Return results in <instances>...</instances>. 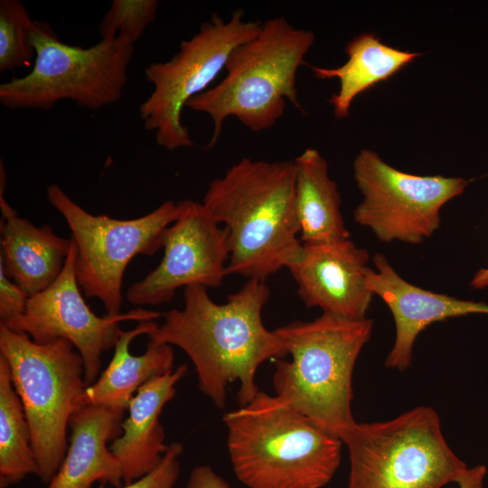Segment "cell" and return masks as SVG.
I'll use <instances>...</instances> for the list:
<instances>
[{"label":"cell","instance_id":"cell-1","mask_svg":"<svg viewBox=\"0 0 488 488\" xmlns=\"http://www.w3.org/2000/svg\"><path fill=\"white\" fill-rule=\"evenodd\" d=\"M208 288H184L183 307L172 309L149 341L182 349L192 361L199 389L219 408L226 403L227 387L238 381L240 406L259 391L255 383L258 367L270 359H283L287 351L275 330L267 329L262 310L270 290L265 281L247 279L241 288L215 303Z\"/></svg>","mask_w":488,"mask_h":488},{"label":"cell","instance_id":"cell-2","mask_svg":"<svg viewBox=\"0 0 488 488\" xmlns=\"http://www.w3.org/2000/svg\"><path fill=\"white\" fill-rule=\"evenodd\" d=\"M202 203L227 230V275L266 282L299 259L294 161L244 157L209 183Z\"/></svg>","mask_w":488,"mask_h":488},{"label":"cell","instance_id":"cell-3","mask_svg":"<svg viewBox=\"0 0 488 488\" xmlns=\"http://www.w3.org/2000/svg\"><path fill=\"white\" fill-rule=\"evenodd\" d=\"M222 419L233 472L249 488H322L340 465L341 439L276 395L259 390Z\"/></svg>","mask_w":488,"mask_h":488},{"label":"cell","instance_id":"cell-4","mask_svg":"<svg viewBox=\"0 0 488 488\" xmlns=\"http://www.w3.org/2000/svg\"><path fill=\"white\" fill-rule=\"evenodd\" d=\"M372 325L368 318L352 320L323 313L313 321L277 328L291 360L275 361L276 396L342 439L357 423L351 408L352 372Z\"/></svg>","mask_w":488,"mask_h":488},{"label":"cell","instance_id":"cell-5","mask_svg":"<svg viewBox=\"0 0 488 488\" xmlns=\"http://www.w3.org/2000/svg\"><path fill=\"white\" fill-rule=\"evenodd\" d=\"M314 38L312 31L296 28L278 16L267 20L256 37L231 52L222 80L185 106L211 118L208 147L216 145L230 117L258 132L274 126L284 114L286 100L304 111L297 97L296 72Z\"/></svg>","mask_w":488,"mask_h":488},{"label":"cell","instance_id":"cell-6","mask_svg":"<svg viewBox=\"0 0 488 488\" xmlns=\"http://www.w3.org/2000/svg\"><path fill=\"white\" fill-rule=\"evenodd\" d=\"M0 356L7 362L14 389L28 422L38 465L37 476L48 483L68 447L72 414L82 407L88 386L82 359L67 340L37 343L25 333L0 324Z\"/></svg>","mask_w":488,"mask_h":488},{"label":"cell","instance_id":"cell-7","mask_svg":"<svg viewBox=\"0 0 488 488\" xmlns=\"http://www.w3.org/2000/svg\"><path fill=\"white\" fill-rule=\"evenodd\" d=\"M341 440L349 450L347 488H442L458 483L468 469L430 407L384 422L356 423Z\"/></svg>","mask_w":488,"mask_h":488},{"label":"cell","instance_id":"cell-8","mask_svg":"<svg viewBox=\"0 0 488 488\" xmlns=\"http://www.w3.org/2000/svg\"><path fill=\"white\" fill-rule=\"evenodd\" d=\"M31 40L33 67L26 75L0 85L4 107L50 109L61 100H70L97 110L121 99L133 44L116 37L88 48L70 45L42 21H34Z\"/></svg>","mask_w":488,"mask_h":488},{"label":"cell","instance_id":"cell-9","mask_svg":"<svg viewBox=\"0 0 488 488\" xmlns=\"http://www.w3.org/2000/svg\"><path fill=\"white\" fill-rule=\"evenodd\" d=\"M46 194L70 230L75 276L83 295L98 298L107 315L121 314L127 265L137 255H153L162 249L166 229L181 214L182 202L168 200L144 216L118 220L88 212L55 183L48 186Z\"/></svg>","mask_w":488,"mask_h":488},{"label":"cell","instance_id":"cell-10","mask_svg":"<svg viewBox=\"0 0 488 488\" xmlns=\"http://www.w3.org/2000/svg\"><path fill=\"white\" fill-rule=\"evenodd\" d=\"M260 28L261 23L246 21L242 10H235L228 21L212 14L192 37L181 42L169 61L145 69L153 90L140 104L139 115L158 145L173 151L194 145L181 120L183 108L206 90L225 69L231 52L256 37Z\"/></svg>","mask_w":488,"mask_h":488},{"label":"cell","instance_id":"cell-11","mask_svg":"<svg viewBox=\"0 0 488 488\" xmlns=\"http://www.w3.org/2000/svg\"><path fill=\"white\" fill-rule=\"evenodd\" d=\"M352 168L363 196L353 219L383 242L421 243L439 228L443 205L468 185L461 177L401 172L367 148L355 156Z\"/></svg>","mask_w":488,"mask_h":488},{"label":"cell","instance_id":"cell-12","mask_svg":"<svg viewBox=\"0 0 488 488\" xmlns=\"http://www.w3.org/2000/svg\"><path fill=\"white\" fill-rule=\"evenodd\" d=\"M74 259L71 239L60 276L47 288L29 296L23 314L5 326L27 333L37 343L58 339L69 341L82 359L85 382L90 385L99 376L102 353L114 348L118 340L122 331L119 323L155 320L162 314L136 309L117 315H97L82 296L75 276Z\"/></svg>","mask_w":488,"mask_h":488},{"label":"cell","instance_id":"cell-13","mask_svg":"<svg viewBox=\"0 0 488 488\" xmlns=\"http://www.w3.org/2000/svg\"><path fill=\"white\" fill-rule=\"evenodd\" d=\"M177 220L165 230L158 266L127 291L135 305L169 303L181 287H219L227 275L230 258L226 229L202 202L183 200Z\"/></svg>","mask_w":488,"mask_h":488},{"label":"cell","instance_id":"cell-14","mask_svg":"<svg viewBox=\"0 0 488 488\" xmlns=\"http://www.w3.org/2000/svg\"><path fill=\"white\" fill-rule=\"evenodd\" d=\"M370 255L348 239L303 244L299 259L287 268L297 294L307 307L323 313L361 320L366 318L373 294L366 285Z\"/></svg>","mask_w":488,"mask_h":488},{"label":"cell","instance_id":"cell-15","mask_svg":"<svg viewBox=\"0 0 488 488\" xmlns=\"http://www.w3.org/2000/svg\"><path fill=\"white\" fill-rule=\"evenodd\" d=\"M376 270L368 267L366 285L392 313L396 337L385 364L404 371L412 361L417 336L433 323L470 314H488V305L430 292L402 278L382 254L373 257Z\"/></svg>","mask_w":488,"mask_h":488},{"label":"cell","instance_id":"cell-16","mask_svg":"<svg viewBox=\"0 0 488 488\" xmlns=\"http://www.w3.org/2000/svg\"><path fill=\"white\" fill-rule=\"evenodd\" d=\"M125 411L94 404L77 409L65 456L47 488H90L96 482L121 487V465L108 443L121 434Z\"/></svg>","mask_w":488,"mask_h":488},{"label":"cell","instance_id":"cell-17","mask_svg":"<svg viewBox=\"0 0 488 488\" xmlns=\"http://www.w3.org/2000/svg\"><path fill=\"white\" fill-rule=\"evenodd\" d=\"M187 371V365L181 364L172 372L149 380L130 401L121 434L109 445L121 465L124 484L146 475L162 461L169 445L165 444L159 417Z\"/></svg>","mask_w":488,"mask_h":488},{"label":"cell","instance_id":"cell-18","mask_svg":"<svg viewBox=\"0 0 488 488\" xmlns=\"http://www.w3.org/2000/svg\"><path fill=\"white\" fill-rule=\"evenodd\" d=\"M5 192V191H4ZM0 190V267L29 296L51 286L60 276L71 239L57 235L49 225L37 227L20 217Z\"/></svg>","mask_w":488,"mask_h":488},{"label":"cell","instance_id":"cell-19","mask_svg":"<svg viewBox=\"0 0 488 488\" xmlns=\"http://www.w3.org/2000/svg\"><path fill=\"white\" fill-rule=\"evenodd\" d=\"M158 326L155 320L141 321L133 329L121 331L108 365L84 389L82 406L94 404L127 410L143 385L173 371L174 354L171 345L149 341L143 354L136 356L129 351L135 338L148 335Z\"/></svg>","mask_w":488,"mask_h":488},{"label":"cell","instance_id":"cell-20","mask_svg":"<svg viewBox=\"0 0 488 488\" xmlns=\"http://www.w3.org/2000/svg\"><path fill=\"white\" fill-rule=\"evenodd\" d=\"M296 206L303 244H322L350 239L341 212L336 183L326 160L314 148H306L295 160Z\"/></svg>","mask_w":488,"mask_h":488},{"label":"cell","instance_id":"cell-21","mask_svg":"<svg viewBox=\"0 0 488 488\" xmlns=\"http://www.w3.org/2000/svg\"><path fill=\"white\" fill-rule=\"evenodd\" d=\"M348 61L336 68L312 67L318 79H338L340 88L329 102L336 118L348 117L354 99L383 81L420 55L384 44L371 33L355 36L345 46Z\"/></svg>","mask_w":488,"mask_h":488},{"label":"cell","instance_id":"cell-22","mask_svg":"<svg viewBox=\"0 0 488 488\" xmlns=\"http://www.w3.org/2000/svg\"><path fill=\"white\" fill-rule=\"evenodd\" d=\"M37 473L23 404L14 389L9 366L0 356V488L16 484Z\"/></svg>","mask_w":488,"mask_h":488},{"label":"cell","instance_id":"cell-23","mask_svg":"<svg viewBox=\"0 0 488 488\" xmlns=\"http://www.w3.org/2000/svg\"><path fill=\"white\" fill-rule=\"evenodd\" d=\"M34 21L19 0L0 1V71L28 65L35 50L31 34Z\"/></svg>","mask_w":488,"mask_h":488},{"label":"cell","instance_id":"cell-24","mask_svg":"<svg viewBox=\"0 0 488 488\" xmlns=\"http://www.w3.org/2000/svg\"><path fill=\"white\" fill-rule=\"evenodd\" d=\"M157 8L156 0H114L99 25L101 39L119 37L134 45L155 22Z\"/></svg>","mask_w":488,"mask_h":488},{"label":"cell","instance_id":"cell-25","mask_svg":"<svg viewBox=\"0 0 488 488\" xmlns=\"http://www.w3.org/2000/svg\"><path fill=\"white\" fill-rule=\"evenodd\" d=\"M183 451L181 443H171L162 461L152 472L118 488H174L181 472L180 457Z\"/></svg>","mask_w":488,"mask_h":488},{"label":"cell","instance_id":"cell-26","mask_svg":"<svg viewBox=\"0 0 488 488\" xmlns=\"http://www.w3.org/2000/svg\"><path fill=\"white\" fill-rule=\"evenodd\" d=\"M29 296L0 267V319L8 325L24 312Z\"/></svg>","mask_w":488,"mask_h":488},{"label":"cell","instance_id":"cell-27","mask_svg":"<svg viewBox=\"0 0 488 488\" xmlns=\"http://www.w3.org/2000/svg\"><path fill=\"white\" fill-rule=\"evenodd\" d=\"M186 488H231L230 484L209 465L192 469Z\"/></svg>","mask_w":488,"mask_h":488},{"label":"cell","instance_id":"cell-28","mask_svg":"<svg viewBox=\"0 0 488 488\" xmlns=\"http://www.w3.org/2000/svg\"><path fill=\"white\" fill-rule=\"evenodd\" d=\"M487 468L483 465L468 468L457 483L459 488H483Z\"/></svg>","mask_w":488,"mask_h":488},{"label":"cell","instance_id":"cell-29","mask_svg":"<svg viewBox=\"0 0 488 488\" xmlns=\"http://www.w3.org/2000/svg\"><path fill=\"white\" fill-rule=\"evenodd\" d=\"M470 284L477 289L488 287V267L477 271Z\"/></svg>","mask_w":488,"mask_h":488}]
</instances>
